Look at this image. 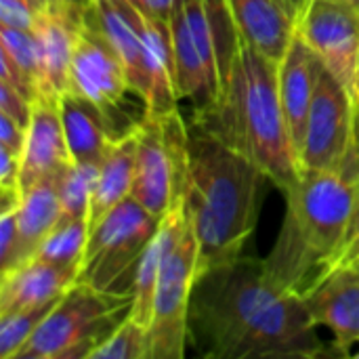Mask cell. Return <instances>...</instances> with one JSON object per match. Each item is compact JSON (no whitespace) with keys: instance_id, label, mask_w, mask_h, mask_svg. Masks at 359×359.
Wrapping results in <instances>:
<instances>
[{"instance_id":"e0dca14e","label":"cell","mask_w":359,"mask_h":359,"mask_svg":"<svg viewBox=\"0 0 359 359\" xmlns=\"http://www.w3.org/2000/svg\"><path fill=\"white\" fill-rule=\"evenodd\" d=\"M141 36H143V93H141L143 114L164 116L179 109L170 25L141 13Z\"/></svg>"},{"instance_id":"ab89813d","label":"cell","mask_w":359,"mask_h":359,"mask_svg":"<svg viewBox=\"0 0 359 359\" xmlns=\"http://www.w3.org/2000/svg\"><path fill=\"white\" fill-rule=\"evenodd\" d=\"M29 2H34V0H29ZM34 4H36V2H34Z\"/></svg>"},{"instance_id":"e575fe53","label":"cell","mask_w":359,"mask_h":359,"mask_svg":"<svg viewBox=\"0 0 359 359\" xmlns=\"http://www.w3.org/2000/svg\"><path fill=\"white\" fill-rule=\"evenodd\" d=\"M38 8H57V6H67V8H90L93 0H34Z\"/></svg>"},{"instance_id":"f1b7e54d","label":"cell","mask_w":359,"mask_h":359,"mask_svg":"<svg viewBox=\"0 0 359 359\" xmlns=\"http://www.w3.org/2000/svg\"><path fill=\"white\" fill-rule=\"evenodd\" d=\"M0 114L27 128L32 118V101L6 82H0Z\"/></svg>"},{"instance_id":"7c38bea8","label":"cell","mask_w":359,"mask_h":359,"mask_svg":"<svg viewBox=\"0 0 359 359\" xmlns=\"http://www.w3.org/2000/svg\"><path fill=\"white\" fill-rule=\"evenodd\" d=\"M303 299L316 324L332 334V355L349 358L359 345V265L330 271Z\"/></svg>"},{"instance_id":"52a82bcc","label":"cell","mask_w":359,"mask_h":359,"mask_svg":"<svg viewBox=\"0 0 359 359\" xmlns=\"http://www.w3.org/2000/svg\"><path fill=\"white\" fill-rule=\"evenodd\" d=\"M200 276V246L191 219L177 206L175 233L162 259L147 330L149 359H183L189 345V305Z\"/></svg>"},{"instance_id":"ffe728a7","label":"cell","mask_w":359,"mask_h":359,"mask_svg":"<svg viewBox=\"0 0 359 359\" xmlns=\"http://www.w3.org/2000/svg\"><path fill=\"white\" fill-rule=\"evenodd\" d=\"M59 219H61V202L57 191V177L42 179L25 187L21 202L17 206V246L11 265L2 273L32 261L44 238L59 223Z\"/></svg>"},{"instance_id":"7a4b0ae2","label":"cell","mask_w":359,"mask_h":359,"mask_svg":"<svg viewBox=\"0 0 359 359\" xmlns=\"http://www.w3.org/2000/svg\"><path fill=\"white\" fill-rule=\"evenodd\" d=\"M183 206L200 246V273L238 259L255 233L267 175L200 122L189 124Z\"/></svg>"},{"instance_id":"60d3db41","label":"cell","mask_w":359,"mask_h":359,"mask_svg":"<svg viewBox=\"0 0 359 359\" xmlns=\"http://www.w3.org/2000/svg\"><path fill=\"white\" fill-rule=\"evenodd\" d=\"M358 265H359V263H358Z\"/></svg>"},{"instance_id":"603a6c76","label":"cell","mask_w":359,"mask_h":359,"mask_svg":"<svg viewBox=\"0 0 359 359\" xmlns=\"http://www.w3.org/2000/svg\"><path fill=\"white\" fill-rule=\"evenodd\" d=\"M88 233L90 229L86 219H59V223L36 250L34 259L80 271V261L84 257Z\"/></svg>"},{"instance_id":"8992f818","label":"cell","mask_w":359,"mask_h":359,"mask_svg":"<svg viewBox=\"0 0 359 359\" xmlns=\"http://www.w3.org/2000/svg\"><path fill=\"white\" fill-rule=\"evenodd\" d=\"M162 219L133 196L111 208L88 233L78 282L107 294H130L139 261Z\"/></svg>"},{"instance_id":"74e56055","label":"cell","mask_w":359,"mask_h":359,"mask_svg":"<svg viewBox=\"0 0 359 359\" xmlns=\"http://www.w3.org/2000/svg\"><path fill=\"white\" fill-rule=\"evenodd\" d=\"M351 355H353V358H358V359H359V349H358V351H353Z\"/></svg>"},{"instance_id":"2e32d148","label":"cell","mask_w":359,"mask_h":359,"mask_svg":"<svg viewBox=\"0 0 359 359\" xmlns=\"http://www.w3.org/2000/svg\"><path fill=\"white\" fill-rule=\"evenodd\" d=\"M240 34L267 59L280 63L299 25L292 0H229Z\"/></svg>"},{"instance_id":"d4e9b609","label":"cell","mask_w":359,"mask_h":359,"mask_svg":"<svg viewBox=\"0 0 359 359\" xmlns=\"http://www.w3.org/2000/svg\"><path fill=\"white\" fill-rule=\"evenodd\" d=\"M59 299L48 301V303L38 305V307H32V309H23V311H15V313H8V316H0V358H17V353L23 349V345L38 330V326L55 309Z\"/></svg>"},{"instance_id":"4dcf8cb0","label":"cell","mask_w":359,"mask_h":359,"mask_svg":"<svg viewBox=\"0 0 359 359\" xmlns=\"http://www.w3.org/2000/svg\"><path fill=\"white\" fill-rule=\"evenodd\" d=\"M359 263V181H358V196H355V204H353V212H351V221H349V229L345 236V242L341 246V252L337 257V265L339 267H349V265H358Z\"/></svg>"},{"instance_id":"4316f807","label":"cell","mask_w":359,"mask_h":359,"mask_svg":"<svg viewBox=\"0 0 359 359\" xmlns=\"http://www.w3.org/2000/svg\"><path fill=\"white\" fill-rule=\"evenodd\" d=\"M88 359H149L147 328L128 316Z\"/></svg>"},{"instance_id":"277c9868","label":"cell","mask_w":359,"mask_h":359,"mask_svg":"<svg viewBox=\"0 0 359 359\" xmlns=\"http://www.w3.org/2000/svg\"><path fill=\"white\" fill-rule=\"evenodd\" d=\"M358 181L343 172L303 170L286 196V215L265 267L271 280L305 297L330 271L345 242Z\"/></svg>"},{"instance_id":"30bf717a","label":"cell","mask_w":359,"mask_h":359,"mask_svg":"<svg viewBox=\"0 0 359 359\" xmlns=\"http://www.w3.org/2000/svg\"><path fill=\"white\" fill-rule=\"evenodd\" d=\"M297 34L347 88L359 109V4L349 0H305L299 11Z\"/></svg>"},{"instance_id":"ba28073f","label":"cell","mask_w":359,"mask_h":359,"mask_svg":"<svg viewBox=\"0 0 359 359\" xmlns=\"http://www.w3.org/2000/svg\"><path fill=\"white\" fill-rule=\"evenodd\" d=\"M135 133L137 156L130 196L151 215L164 219L183 202L189 124H185L179 109L164 116L143 114Z\"/></svg>"},{"instance_id":"484cf974","label":"cell","mask_w":359,"mask_h":359,"mask_svg":"<svg viewBox=\"0 0 359 359\" xmlns=\"http://www.w3.org/2000/svg\"><path fill=\"white\" fill-rule=\"evenodd\" d=\"M0 50L6 53L13 63L23 72V76L32 82L38 97L42 95V63H40V48L34 32L13 29L0 25Z\"/></svg>"},{"instance_id":"5b68a950","label":"cell","mask_w":359,"mask_h":359,"mask_svg":"<svg viewBox=\"0 0 359 359\" xmlns=\"http://www.w3.org/2000/svg\"><path fill=\"white\" fill-rule=\"evenodd\" d=\"M130 294H107L76 282L15 359H88L130 316Z\"/></svg>"},{"instance_id":"d6986e66","label":"cell","mask_w":359,"mask_h":359,"mask_svg":"<svg viewBox=\"0 0 359 359\" xmlns=\"http://www.w3.org/2000/svg\"><path fill=\"white\" fill-rule=\"evenodd\" d=\"M59 109L74 162L101 164L114 141L124 135L116 130V120L109 114L74 93L61 95Z\"/></svg>"},{"instance_id":"44dd1931","label":"cell","mask_w":359,"mask_h":359,"mask_svg":"<svg viewBox=\"0 0 359 359\" xmlns=\"http://www.w3.org/2000/svg\"><path fill=\"white\" fill-rule=\"evenodd\" d=\"M137 124V122H135ZM135 156H137V133L135 126L120 135L103 158L93 191L88 210V229H93L111 208L122 200L130 198L135 179Z\"/></svg>"},{"instance_id":"f35d334b","label":"cell","mask_w":359,"mask_h":359,"mask_svg":"<svg viewBox=\"0 0 359 359\" xmlns=\"http://www.w3.org/2000/svg\"><path fill=\"white\" fill-rule=\"evenodd\" d=\"M349 2H355V4H359V0H349Z\"/></svg>"},{"instance_id":"8d00e7d4","label":"cell","mask_w":359,"mask_h":359,"mask_svg":"<svg viewBox=\"0 0 359 359\" xmlns=\"http://www.w3.org/2000/svg\"><path fill=\"white\" fill-rule=\"evenodd\" d=\"M292 2H294V4H297V6H299V8H301V6H303V2H305V0H292Z\"/></svg>"},{"instance_id":"d6a6232c","label":"cell","mask_w":359,"mask_h":359,"mask_svg":"<svg viewBox=\"0 0 359 359\" xmlns=\"http://www.w3.org/2000/svg\"><path fill=\"white\" fill-rule=\"evenodd\" d=\"M25 135H27V128L17 124L15 120H11L8 116L0 114V145L15 151V154H23V147H25Z\"/></svg>"},{"instance_id":"ac0fdd59","label":"cell","mask_w":359,"mask_h":359,"mask_svg":"<svg viewBox=\"0 0 359 359\" xmlns=\"http://www.w3.org/2000/svg\"><path fill=\"white\" fill-rule=\"evenodd\" d=\"M78 269L32 259L6 273L0 282V316L32 309L59 299L78 282Z\"/></svg>"},{"instance_id":"9a60e30c","label":"cell","mask_w":359,"mask_h":359,"mask_svg":"<svg viewBox=\"0 0 359 359\" xmlns=\"http://www.w3.org/2000/svg\"><path fill=\"white\" fill-rule=\"evenodd\" d=\"M322 67L324 63L320 61V57L299 34H294L286 55L278 63L282 109L286 116V124H288L297 156H301L307 120H309V111H311V103L316 95V84H318Z\"/></svg>"},{"instance_id":"83f0119b","label":"cell","mask_w":359,"mask_h":359,"mask_svg":"<svg viewBox=\"0 0 359 359\" xmlns=\"http://www.w3.org/2000/svg\"><path fill=\"white\" fill-rule=\"evenodd\" d=\"M38 11L40 8L29 0H0V25L34 32Z\"/></svg>"},{"instance_id":"f546056e","label":"cell","mask_w":359,"mask_h":359,"mask_svg":"<svg viewBox=\"0 0 359 359\" xmlns=\"http://www.w3.org/2000/svg\"><path fill=\"white\" fill-rule=\"evenodd\" d=\"M17 246V206L0 210V273L11 265Z\"/></svg>"},{"instance_id":"1f68e13d","label":"cell","mask_w":359,"mask_h":359,"mask_svg":"<svg viewBox=\"0 0 359 359\" xmlns=\"http://www.w3.org/2000/svg\"><path fill=\"white\" fill-rule=\"evenodd\" d=\"M15 189H21V156L0 145V191Z\"/></svg>"},{"instance_id":"6da1fadb","label":"cell","mask_w":359,"mask_h":359,"mask_svg":"<svg viewBox=\"0 0 359 359\" xmlns=\"http://www.w3.org/2000/svg\"><path fill=\"white\" fill-rule=\"evenodd\" d=\"M189 345L206 359H316L332 353L305 299L280 288L265 259L244 255L198 276Z\"/></svg>"},{"instance_id":"3957f363","label":"cell","mask_w":359,"mask_h":359,"mask_svg":"<svg viewBox=\"0 0 359 359\" xmlns=\"http://www.w3.org/2000/svg\"><path fill=\"white\" fill-rule=\"evenodd\" d=\"M194 120L248 156L278 189L288 191L301 177L303 168L282 109L278 63L244 36L221 78L215 109Z\"/></svg>"},{"instance_id":"cb8c5ba5","label":"cell","mask_w":359,"mask_h":359,"mask_svg":"<svg viewBox=\"0 0 359 359\" xmlns=\"http://www.w3.org/2000/svg\"><path fill=\"white\" fill-rule=\"evenodd\" d=\"M101 164L93 162H69L57 175V191L61 202V219H86L93 202Z\"/></svg>"},{"instance_id":"8fae6325","label":"cell","mask_w":359,"mask_h":359,"mask_svg":"<svg viewBox=\"0 0 359 359\" xmlns=\"http://www.w3.org/2000/svg\"><path fill=\"white\" fill-rule=\"evenodd\" d=\"M128 90L130 82L124 63L120 61L114 46L107 42V38L101 34V29L95 25L88 11L76 40L67 78V93L95 103L116 120V114H120V105Z\"/></svg>"},{"instance_id":"4fadbf2b","label":"cell","mask_w":359,"mask_h":359,"mask_svg":"<svg viewBox=\"0 0 359 359\" xmlns=\"http://www.w3.org/2000/svg\"><path fill=\"white\" fill-rule=\"evenodd\" d=\"M90 8H40L34 36L40 48L42 63V95L48 99H61L67 93L69 65L76 48L78 34L86 21Z\"/></svg>"},{"instance_id":"9c48e42d","label":"cell","mask_w":359,"mask_h":359,"mask_svg":"<svg viewBox=\"0 0 359 359\" xmlns=\"http://www.w3.org/2000/svg\"><path fill=\"white\" fill-rule=\"evenodd\" d=\"M358 107L347 88L322 67L301 147L303 170H330L359 179Z\"/></svg>"},{"instance_id":"7402d4cb","label":"cell","mask_w":359,"mask_h":359,"mask_svg":"<svg viewBox=\"0 0 359 359\" xmlns=\"http://www.w3.org/2000/svg\"><path fill=\"white\" fill-rule=\"evenodd\" d=\"M175 217H177V208H172L162 219V225H160L156 238L151 240V244L147 246V250L143 252V257L139 261L133 290H130V297H133L130 318L147 330H149L151 316H154V297H156V286H158V278H160L162 259H164L166 248L175 233Z\"/></svg>"},{"instance_id":"d590c367","label":"cell","mask_w":359,"mask_h":359,"mask_svg":"<svg viewBox=\"0 0 359 359\" xmlns=\"http://www.w3.org/2000/svg\"><path fill=\"white\" fill-rule=\"evenodd\" d=\"M355 137H358V151H359V109H358V124H355Z\"/></svg>"},{"instance_id":"5bb4252c","label":"cell","mask_w":359,"mask_h":359,"mask_svg":"<svg viewBox=\"0 0 359 359\" xmlns=\"http://www.w3.org/2000/svg\"><path fill=\"white\" fill-rule=\"evenodd\" d=\"M69 162L74 160L67 147L59 101L48 97L34 99L21 154V189L42 179L57 177Z\"/></svg>"},{"instance_id":"836d02e7","label":"cell","mask_w":359,"mask_h":359,"mask_svg":"<svg viewBox=\"0 0 359 359\" xmlns=\"http://www.w3.org/2000/svg\"><path fill=\"white\" fill-rule=\"evenodd\" d=\"M130 2L139 8V13L168 23L177 0H130Z\"/></svg>"}]
</instances>
